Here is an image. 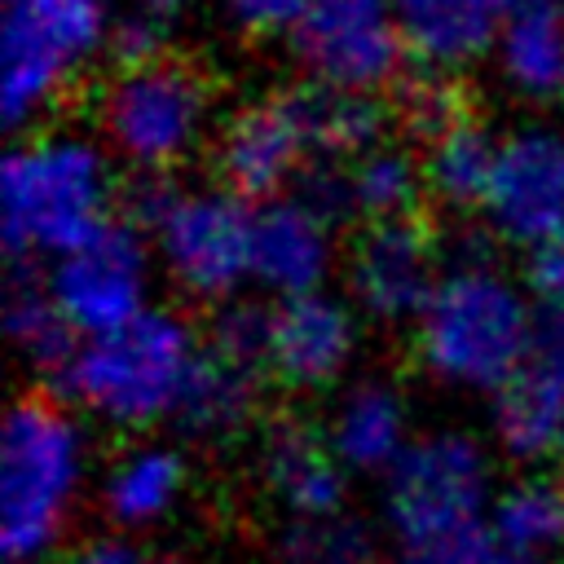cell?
Wrapping results in <instances>:
<instances>
[{"label": "cell", "instance_id": "cell-13", "mask_svg": "<svg viewBox=\"0 0 564 564\" xmlns=\"http://www.w3.org/2000/svg\"><path fill=\"white\" fill-rule=\"evenodd\" d=\"M352 286L383 322L423 313L436 291V234L427 216H383L361 229L352 247Z\"/></svg>", "mask_w": 564, "mask_h": 564}, {"label": "cell", "instance_id": "cell-1", "mask_svg": "<svg viewBox=\"0 0 564 564\" xmlns=\"http://www.w3.org/2000/svg\"><path fill=\"white\" fill-rule=\"evenodd\" d=\"M79 480V432L48 392L13 401L0 441V546L9 564H31L53 546Z\"/></svg>", "mask_w": 564, "mask_h": 564}, {"label": "cell", "instance_id": "cell-24", "mask_svg": "<svg viewBox=\"0 0 564 564\" xmlns=\"http://www.w3.org/2000/svg\"><path fill=\"white\" fill-rule=\"evenodd\" d=\"M498 141L480 123V115L463 119L454 132H445L436 145H427L423 181L427 189L449 207H476L489 194L494 167H498Z\"/></svg>", "mask_w": 564, "mask_h": 564}, {"label": "cell", "instance_id": "cell-19", "mask_svg": "<svg viewBox=\"0 0 564 564\" xmlns=\"http://www.w3.org/2000/svg\"><path fill=\"white\" fill-rule=\"evenodd\" d=\"M256 379L251 370L225 361L220 352L203 348L172 401V419L176 427L189 436V441H203V445H220V441H234L247 423H251V410H256Z\"/></svg>", "mask_w": 564, "mask_h": 564}, {"label": "cell", "instance_id": "cell-28", "mask_svg": "<svg viewBox=\"0 0 564 564\" xmlns=\"http://www.w3.org/2000/svg\"><path fill=\"white\" fill-rule=\"evenodd\" d=\"M357 176V203L366 216L383 220V216H410L423 212L419 194H423V167H414V159L405 150H366V159L352 167Z\"/></svg>", "mask_w": 564, "mask_h": 564}, {"label": "cell", "instance_id": "cell-29", "mask_svg": "<svg viewBox=\"0 0 564 564\" xmlns=\"http://www.w3.org/2000/svg\"><path fill=\"white\" fill-rule=\"evenodd\" d=\"M370 533L361 520L348 516H317L300 520L282 538V564H375Z\"/></svg>", "mask_w": 564, "mask_h": 564}, {"label": "cell", "instance_id": "cell-21", "mask_svg": "<svg viewBox=\"0 0 564 564\" xmlns=\"http://www.w3.org/2000/svg\"><path fill=\"white\" fill-rule=\"evenodd\" d=\"M4 326L13 335V344L26 352V361L35 370H44L48 379H66V370L75 366L79 348H75V326L66 322V313L53 300V286H44V278L26 264L13 260L9 264V282H4Z\"/></svg>", "mask_w": 564, "mask_h": 564}, {"label": "cell", "instance_id": "cell-31", "mask_svg": "<svg viewBox=\"0 0 564 564\" xmlns=\"http://www.w3.org/2000/svg\"><path fill=\"white\" fill-rule=\"evenodd\" d=\"M207 348L251 375L273 370V313L260 304H225L212 322Z\"/></svg>", "mask_w": 564, "mask_h": 564}, {"label": "cell", "instance_id": "cell-11", "mask_svg": "<svg viewBox=\"0 0 564 564\" xmlns=\"http://www.w3.org/2000/svg\"><path fill=\"white\" fill-rule=\"evenodd\" d=\"M251 238L256 220L234 194H194L159 229L172 278L203 300L234 291V282L251 269Z\"/></svg>", "mask_w": 564, "mask_h": 564}, {"label": "cell", "instance_id": "cell-25", "mask_svg": "<svg viewBox=\"0 0 564 564\" xmlns=\"http://www.w3.org/2000/svg\"><path fill=\"white\" fill-rule=\"evenodd\" d=\"M392 123L419 141V145H436L445 132H454L463 119L476 115V97L463 79L445 75V66H423V70H405L392 84Z\"/></svg>", "mask_w": 564, "mask_h": 564}, {"label": "cell", "instance_id": "cell-9", "mask_svg": "<svg viewBox=\"0 0 564 564\" xmlns=\"http://www.w3.org/2000/svg\"><path fill=\"white\" fill-rule=\"evenodd\" d=\"M57 308L75 330L106 335L141 313L145 291V251L132 225H101L88 242L62 251V264L48 278Z\"/></svg>", "mask_w": 564, "mask_h": 564}, {"label": "cell", "instance_id": "cell-17", "mask_svg": "<svg viewBox=\"0 0 564 564\" xmlns=\"http://www.w3.org/2000/svg\"><path fill=\"white\" fill-rule=\"evenodd\" d=\"M278 101L291 115L304 150L326 154V159H348V154L375 150L383 123L392 119V110L383 101H375L366 88H344V84H326V79L291 84L278 93Z\"/></svg>", "mask_w": 564, "mask_h": 564}, {"label": "cell", "instance_id": "cell-3", "mask_svg": "<svg viewBox=\"0 0 564 564\" xmlns=\"http://www.w3.org/2000/svg\"><path fill=\"white\" fill-rule=\"evenodd\" d=\"M106 167L84 141H35L4 159V247L13 260L26 251H70L106 225Z\"/></svg>", "mask_w": 564, "mask_h": 564}, {"label": "cell", "instance_id": "cell-32", "mask_svg": "<svg viewBox=\"0 0 564 564\" xmlns=\"http://www.w3.org/2000/svg\"><path fill=\"white\" fill-rule=\"evenodd\" d=\"M291 203H300L326 229L330 225H344L352 212H361V203H357V176L344 167V159L317 154L313 163H304L291 176Z\"/></svg>", "mask_w": 564, "mask_h": 564}, {"label": "cell", "instance_id": "cell-18", "mask_svg": "<svg viewBox=\"0 0 564 564\" xmlns=\"http://www.w3.org/2000/svg\"><path fill=\"white\" fill-rule=\"evenodd\" d=\"M330 264L326 247V225L308 216L300 203H278L256 216V238H251V273L282 291V295H308Z\"/></svg>", "mask_w": 564, "mask_h": 564}, {"label": "cell", "instance_id": "cell-2", "mask_svg": "<svg viewBox=\"0 0 564 564\" xmlns=\"http://www.w3.org/2000/svg\"><path fill=\"white\" fill-rule=\"evenodd\" d=\"M533 317L494 269H454L419 313V352L432 375L458 388H502L524 348Z\"/></svg>", "mask_w": 564, "mask_h": 564}, {"label": "cell", "instance_id": "cell-37", "mask_svg": "<svg viewBox=\"0 0 564 564\" xmlns=\"http://www.w3.org/2000/svg\"><path fill=\"white\" fill-rule=\"evenodd\" d=\"M70 564H185V560H145L137 546H128V542H93V546H84Z\"/></svg>", "mask_w": 564, "mask_h": 564}, {"label": "cell", "instance_id": "cell-39", "mask_svg": "<svg viewBox=\"0 0 564 564\" xmlns=\"http://www.w3.org/2000/svg\"><path fill=\"white\" fill-rule=\"evenodd\" d=\"M560 449H564V441H560Z\"/></svg>", "mask_w": 564, "mask_h": 564}, {"label": "cell", "instance_id": "cell-30", "mask_svg": "<svg viewBox=\"0 0 564 564\" xmlns=\"http://www.w3.org/2000/svg\"><path fill=\"white\" fill-rule=\"evenodd\" d=\"M185 9H189V0H128V9L119 13V22L110 31L115 62L137 66V62L167 53V40H172L176 22L185 18Z\"/></svg>", "mask_w": 564, "mask_h": 564}, {"label": "cell", "instance_id": "cell-35", "mask_svg": "<svg viewBox=\"0 0 564 564\" xmlns=\"http://www.w3.org/2000/svg\"><path fill=\"white\" fill-rule=\"evenodd\" d=\"M308 4H313V0H225L229 18H234L247 35H273V31H282V26H295Z\"/></svg>", "mask_w": 564, "mask_h": 564}, {"label": "cell", "instance_id": "cell-14", "mask_svg": "<svg viewBox=\"0 0 564 564\" xmlns=\"http://www.w3.org/2000/svg\"><path fill=\"white\" fill-rule=\"evenodd\" d=\"M300 150H304V141L273 93V97L238 110L225 123L220 145H216V176H220L225 194H234L242 203L269 198L300 172Z\"/></svg>", "mask_w": 564, "mask_h": 564}, {"label": "cell", "instance_id": "cell-15", "mask_svg": "<svg viewBox=\"0 0 564 564\" xmlns=\"http://www.w3.org/2000/svg\"><path fill=\"white\" fill-rule=\"evenodd\" d=\"M352 357V317L330 295H291L273 308V375L295 392H317L339 379Z\"/></svg>", "mask_w": 564, "mask_h": 564}, {"label": "cell", "instance_id": "cell-36", "mask_svg": "<svg viewBox=\"0 0 564 564\" xmlns=\"http://www.w3.org/2000/svg\"><path fill=\"white\" fill-rule=\"evenodd\" d=\"M529 282L546 304H564V229L551 234L546 242H538V251L529 260Z\"/></svg>", "mask_w": 564, "mask_h": 564}, {"label": "cell", "instance_id": "cell-27", "mask_svg": "<svg viewBox=\"0 0 564 564\" xmlns=\"http://www.w3.org/2000/svg\"><path fill=\"white\" fill-rule=\"evenodd\" d=\"M494 538L507 551L542 555L564 542V480L533 476L511 485L494 507Z\"/></svg>", "mask_w": 564, "mask_h": 564}, {"label": "cell", "instance_id": "cell-38", "mask_svg": "<svg viewBox=\"0 0 564 564\" xmlns=\"http://www.w3.org/2000/svg\"><path fill=\"white\" fill-rule=\"evenodd\" d=\"M489 564H546V560H542V555H524V551H507V546H502V551L489 555Z\"/></svg>", "mask_w": 564, "mask_h": 564}, {"label": "cell", "instance_id": "cell-16", "mask_svg": "<svg viewBox=\"0 0 564 564\" xmlns=\"http://www.w3.org/2000/svg\"><path fill=\"white\" fill-rule=\"evenodd\" d=\"M260 471L264 485L300 516V520H317V516H339L344 502V476L335 454L326 449L322 432L300 419V414H282L264 427L260 441Z\"/></svg>", "mask_w": 564, "mask_h": 564}, {"label": "cell", "instance_id": "cell-8", "mask_svg": "<svg viewBox=\"0 0 564 564\" xmlns=\"http://www.w3.org/2000/svg\"><path fill=\"white\" fill-rule=\"evenodd\" d=\"M291 40L308 75L326 84L379 88L401 75L405 35L388 0H313Z\"/></svg>", "mask_w": 564, "mask_h": 564}, {"label": "cell", "instance_id": "cell-33", "mask_svg": "<svg viewBox=\"0 0 564 564\" xmlns=\"http://www.w3.org/2000/svg\"><path fill=\"white\" fill-rule=\"evenodd\" d=\"M115 203H119L123 225L159 234L172 220V212L185 203V194H181V185H176V176L167 167H137L132 176H123Z\"/></svg>", "mask_w": 564, "mask_h": 564}, {"label": "cell", "instance_id": "cell-5", "mask_svg": "<svg viewBox=\"0 0 564 564\" xmlns=\"http://www.w3.org/2000/svg\"><path fill=\"white\" fill-rule=\"evenodd\" d=\"M212 101V70L189 53H159L123 66L101 106L106 137L141 167H167L203 128Z\"/></svg>", "mask_w": 564, "mask_h": 564}, {"label": "cell", "instance_id": "cell-22", "mask_svg": "<svg viewBox=\"0 0 564 564\" xmlns=\"http://www.w3.org/2000/svg\"><path fill=\"white\" fill-rule=\"evenodd\" d=\"M502 66L529 97L564 88V9L555 0H524L502 31Z\"/></svg>", "mask_w": 564, "mask_h": 564}, {"label": "cell", "instance_id": "cell-7", "mask_svg": "<svg viewBox=\"0 0 564 564\" xmlns=\"http://www.w3.org/2000/svg\"><path fill=\"white\" fill-rule=\"evenodd\" d=\"M101 0H13L4 22V123H26L62 84L66 66L97 48Z\"/></svg>", "mask_w": 564, "mask_h": 564}, {"label": "cell", "instance_id": "cell-6", "mask_svg": "<svg viewBox=\"0 0 564 564\" xmlns=\"http://www.w3.org/2000/svg\"><path fill=\"white\" fill-rule=\"evenodd\" d=\"M388 520L410 542H436L476 524L485 502V454L463 432L427 436L388 467Z\"/></svg>", "mask_w": 564, "mask_h": 564}, {"label": "cell", "instance_id": "cell-26", "mask_svg": "<svg viewBox=\"0 0 564 564\" xmlns=\"http://www.w3.org/2000/svg\"><path fill=\"white\" fill-rule=\"evenodd\" d=\"M181 485H185V463L172 449H159V445L132 449L128 458H119L110 467L106 511L115 524H128V529L150 524L176 502Z\"/></svg>", "mask_w": 564, "mask_h": 564}, {"label": "cell", "instance_id": "cell-12", "mask_svg": "<svg viewBox=\"0 0 564 564\" xmlns=\"http://www.w3.org/2000/svg\"><path fill=\"white\" fill-rule=\"evenodd\" d=\"M485 212L507 242H546L564 229V137L546 128L516 132L498 150Z\"/></svg>", "mask_w": 564, "mask_h": 564}, {"label": "cell", "instance_id": "cell-10", "mask_svg": "<svg viewBox=\"0 0 564 564\" xmlns=\"http://www.w3.org/2000/svg\"><path fill=\"white\" fill-rule=\"evenodd\" d=\"M494 432L516 458H542L564 441V304L533 313L529 348L498 388Z\"/></svg>", "mask_w": 564, "mask_h": 564}, {"label": "cell", "instance_id": "cell-20", "mask_svg": "<svg viewBox=\"0 0 564 564\" xmlns=\"http://www.w3.org/2000/svg\"><path fill=\"white\" fill-rule=\"evenodd\" d=\"M511 4L516 0H397V18L405 48L423 66H458L494 40Z\"/></svg>", "mask_w": 564, "mask_h": 564}, {"label": "cell", "instance_id": "cell-4", "mask_svg": "<svg viewBox=\"0 0 564 564\" xmlns=\"http://www.w3.org/2000/svg\"><path fill=\"white\" fill-rule=\"evenodd\" d=\"M194 357L198 352L181 317L137 313L119 330H106L79 348L57 388L115 423H150L172 410Z\"/></svg>", "mask_w": 564, "mask_h": 564}, {"label": "cell", "instance_id": "cell-34", "mask_svg": "<svg viewBox=\"0 0 564 564\" xmlns=\"http://www.w3.org/2000/svg\"><path fill=\"white\" fill-rule=\"evenodd\" d=\"M494 546L485 542V533L471 524L463 533H449V538H436V542H423V546H410V555L401 564H489Z\"/></svg>", "mask_w": 564, "mask_h": 564}, {"label": "cell", "instance_id": "cell-23", "mask_svg": "<svg viewBox=\"0 0 564 564\" xmlns=\"http://www.w3.org/2000/svg\"><path fill=\"white\" fill-rule=\"evenodd\" d=\"M405 410L388 383H357L335 419V454L352 467H392L401 458Z\"/></svg>", "mask_w": 564, "mask_h": 564}]
</instances>
